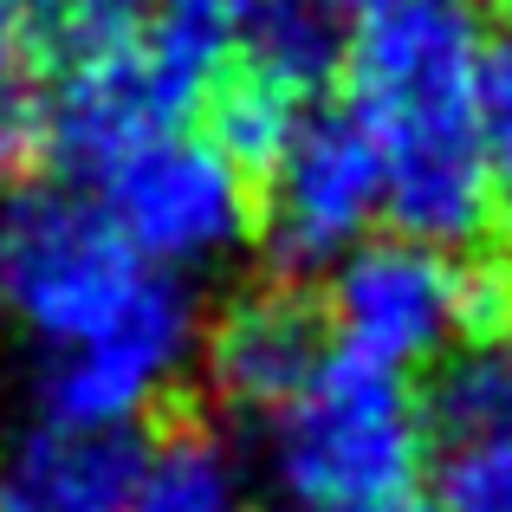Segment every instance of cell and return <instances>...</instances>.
Listing matches in <instances>:
<instances>
[{"label": "cell", "instance_id": "obj_1", "mask_svg": "<svg viewBox=\"0 0 512 512\" xmlns=\"http://www.w3.org/2000/svg\"><path fill=\"white\" fill-rule=\"evenodd\" d=\"M0 318L33 344L46 422L137 428L201 357L188 279L150 266L98 195L20 188L0 208Z\"/></svg>", "mask_w": 512, "mask_h": 512}, {"label": "cell", "instance_id": "obj_2", "mask_svg": "<svg viewBox=\"0 0 512 512\" xmlns=\"http://www.w3.org/2000/svg\"><path fill=\"white\" fill-rule=\"evenodd\" d=\"M480 46L454 0H389L344 46L350 104L383 163V201L402 234L467 247L500 208L480 150Z\"/></svg>", "mask_w": 512, "mask_h": 512}, {"label": "cell", "instance_id": "obj_3", "mask_svg": "<svg viewBox=\"0 0 512 512\" xmlns=\"http://www.w3.org/2000/svg\"><path fill=\"white\" fill-rule=\"evenodd\" d=\"M260 461L305 512L402 500L428 467V402L409 376L325 350V363L260 415Z\"/></svg>", "mask_w": 512, "mask_h": 512}, {"label": "cell", "instance_id": "obj_4", "mask_svg": "<svg viewBox=\"0 0 512 512\" xmlns=\"http://www.w3.org/2000/svg\"><path fill=\"white\" fill-rule=\"evenodd\" d=\"M512 318L506 273L461 260V247L415 234L363 240L325 279V331L331 344L363 363L409 376L448 363L480 331Z\"/></svg>", "mask_w": 512, "mask_h": 512}, {"label": "cell", "instance_id": "obj_5", "mask_svg": "<svg viewBox=\"0 0 512 512\" xmlns=\"http://www.w3.org/2000/svg\"><path fill=\"white\" fill-rule=\"evenodd\" d=\"M227 39L208 26H137L130 39L59 65L46 98L33 104V124L46 150L78 175H104L130 150L188 130V111L208 98V78L221 72Z\"/></svg>", "mask_w": 512, "mask_h": 512}, {"label": "cell", "instance_id": "obj_6", "mask_svg": "<svg viewBox=\"0 0 512 512\" xmlns=\"http://www.w3.org/2000/svg\"><path fill=\"white\" fill-rule=\"evenodd\" d=\"M98 201L150 266L188 279L227 266L260 227V188L221 137L175 130L98 175Z\"/></svg>", "mask_w": 512, "mask_h": 512}, {"label": "cell", "instance_id": "obj_7", "mask_svg": "<svg viewBox=\"0 0 512 512\" xmlns=\"http://www.w3.org/2000/svg\"><path fill=\"white\" fill-rule=\"evenodd\" d=\"M383 201L376 143L350 111H305L260 163V240L292 273H331L370 240Z\"/></svg>", "mask_w": 512, "mask_h": 512}, {"label": "cell", "instance_id": "obj_8", "mask_svg": "<svg viewBox=\"0 0 512 512\" xmlns=\"http://www.w3.org/2000/svg\"><path fill=\"white\" fill-rule=\"evenodd\" d=\"M143 441L124 428L46 422L0 448V512H124Z\"/></svg>", "mask_w": 512, "mask_h": 512}, {"label": "cell", "instance_id": "obj_9", "mask_svg": "<svg viewBox=\"0 0 512 512\" xmlns=\"http://www.w3.org/2000/svg\"><path fill=\"white\" fill-rule=\"evenodd\" d=\"M325 318H312L286 292H247L240 305H227L208 331V376L234 409H279L305 376L325 363Z\"/></svg>", "mask_w": 512, "mask_h": 512}, {"label": "cell", "instance_id": "obj_10", "mask_svg": "<svg viewBox=\"0 0 512 512\" xmlns=\"http://www.w3.org/2000/svg\"><path fill=\"white\" fill-rule=\"evenodd\" d=\"M227 52H234L240 78H260L279 98L312 104L331 65L344 59L338 13L325 0H247L227 26Z\"/></svg>", "mask_w": 512, "mask_h": 512}, {"label": "cell", "instance_id": "obj_11", "mask_svg": "<svg viewBox=\"0 0 512 512\" xmlns=\"http://www.w3.org/2000/svg\"><path fill=\"white\" fill-rule=\"evenodd\" d=\"M124 512H247V467L214 428L143 441Z\"/></svg>", "mask_w": 512, "mask_h": 512}, {"label": "cell", "instance_id": "obj_12", "mask_svg": "<svg viewBox=\"0 0 512 512\" xmlns=\"http://www.w3.org/2000/svg\"><path fill=\"white\" fill-rule=\"evenodd\" d=\"M428 487L435 512H512V422L428 435Z\"/></svg>", "mask_w": 512, "mask_h": 512}, {"label": "cell", "instance_id": "obj_13", "mask_svg": "<svg viewBox=\"0 0 512 512\" xmlns=\"http://www.w3.org/2000/svg\"><path fill=\"white\" fill-rule=\"evenodd\" d=\"M487 422H512V318L454 350L441 363L435 396H428V435Z\"/></svg>", "mask_w": 512, "mask_h": 512}, {"label": "cell", "instance_id": "obj_14", "mask_svg": "<svg viewBox=\"0 0 512 512\" xmlns=\"http://www.w3.org/2000/svg\"><path fill=\"white\" fill-rule=\"evenodd\" d=\"M20 20H26V39L52 65H72L137 33L143 0H20Z\"/></svg>", "mask_w": 512, "mask_h": 512}, {"label": "cell", "instance_id": "obj_15", "mask_svg": "<svg viewBox=\"0 0 512 512\" xmlns=\"http://www.w3.org/2000/svg\"><path fill=\"white\" fill-rule=\"evenodd\" d=\"M480 150H487L493 201L512 208V33L487 46V65H480Z\"/></svg>", "mask_w": 512, "mask_h": 512}, {"label": "cell", "instance_id": "obj_16", "mask_svg": "<svg viewBox=\"0 0 512 512\" xmlns=\"http://www.w3.org/2000/svg\"><path fill=\"white\" fill-rule=\"evenodd\" d=\"M26 59H33V39H26L20 0H0V143H13L33 124V85H26Z\"/></svg>", "mask_w": 512, "mask_h": 512}, {"label": "cell", "instance_id": "obj_17", "mask_svg": "<svg viewBox=\"0 0 512 512\" xmlns=\"http://www.w3.org/2000/svg\"><path fill=\"white\" fill-rule=\"evenodd\" d=\"M169 7V20H182V26H208V33H221L227 39V26H234V13L247 7V0H163Z\"/></svg>", "mask_w": 512, "mask_h": 512}, {"label": "cell", "instance_id": "obj_18", "mask_svg": "<svg viewBox=\"0 0 512 512\" xmlns=\"http://www.w3.org/2000/svg\"><path fill=\"white\" fill-rule=\"evenodd\" d=\"M338 512H435V506H422V500L402 493V500H370V506H338Z\"/></svg>", "mask_w": 512, "mask_h": 512}, {"label": "cell", "instance_id": "obj_19", "mask_svg": "<svg viewBox=\"0 0 512 512\" xmlns=\"http://www.w3.org/2000/svg\"><path fill=\"white\" fill-rule=\"evenodd\" d=\"M331 13H376V7H389V0H325Z\"/></svg>", "mask_w": 512, "mask_h": 512}]
</instances>
